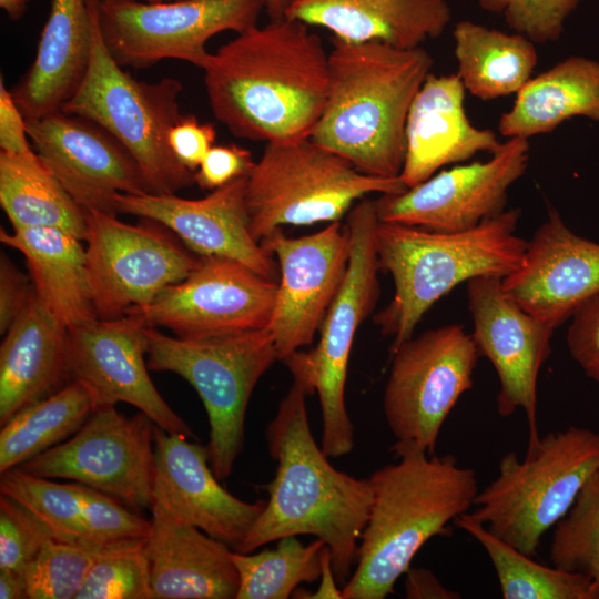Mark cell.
Wrapping results in <instances>:
<instances>
[{
  "instance_id": "1",
  "label": "cell",
  "mask_w": 599,
  "mask_h": 599,
  "mask_svg": "<svg viewBox=\"0 0 599 599\" xmlns=\"http://www.w3.org/2000/svg\"><path fill=\"white\" fill-rule=\"evenodd\" d=\"M201 69L214 118L242 139L309 138L327 98L328 52L307 24L285 17L237 33Z\"/></svg>"
},
{
  "instance_id": "2",
  "label": "cell",
  "mask_w": 599,
  "mask_h": 599,
  "mask_svg": "<svg viewBox=\"0 0 599 599\" xmlns=\"http://www.w3.org/2000/svg\"><path fill=\"white\" fill-rule=\"evenodd\" d=\"M307 392L296 380L280 402L265 436L276 461L261 514L235 551L248 554L286 536L312 535L331 550L333 570L343 587L356 565L373 489L369 478L336 469L313 437Z\"/></svg>"
},
{
  "instance_id": "3",
  "label": "cell",
  "mask_w": 599,
  "mask_h": 599,
  "mask_svg": "<svg viewBox=\"0 0 599 599\" xmlns=\"http://www.w3.org/2000/svg\"><path fill=\"white\" fill-rule=\"evenodd\" d=\"M392 450L397 461L369 476L373 504L343 599L394 593L419 549L468 512L479 491L475 470L459 466L453 455H429L399 441Z\"/></svg>"
},
{
  "instance_id": "4",
  "label": "cell",
  "mask_w": 599,
  "mask_h": 599,
  "mask_svg": "<svg viewBox=\"0 0 599 599\" xmlns=\"http://www.w3.org/2000/svg\"><path fill=\"white\" fill-rule=\"evenodd\" d=\"M328 61L327 98L309 138L365 174L399 176L408 113L433 58L423 47L333 38Z\"/></svg>"
},
{
  "instance_id": "5",
  "label": "cell",
  "mask_w": 599,
  "mask_h": 599,
  "mask_svg": "<svg viewBox=\"0 0 599 599\" xmlns=\"http://www.w3.org/2000/svg\"><path fill=\"white\" fill-rule=\"evenodd\" d=\"M520 209L505 210L474 229L436 232L378 222L379 268L392 275V301L374 316L392 352L413 336L424 314L460 283L506 277L521 263L527 241L517 235Z\"/></svg>"
},
{
  "instance_id": "6",
  "label": "cell",
  "mask_w": 599,
  "mask_h": 599,
  "mask_svg": "<svg viewBox=\"0 0 599 599\" xmlns=\"http://www.w3.org/2000/svg\"><path fill=\"white\" fill-rule=\"evenodd\" d=\"M92 47L87 72L74 94L61 106L67 114L90 120L114 136L138 163L155 194H176L192 185L194 173L183 166L169 144L171 128L181 119L182 84L134 79L110 53L100 31L99 0H87Z\"/></svg>"
},
{
  "instance_id": "7",
  "label": "cell",
  "mask_w": 599,
  "mask_h": 599,
  "mask_svg": "<svg viewBox=\"0 0 599 599\" xmlns=\"http://www.w3.org/2000/svg\"><path fill=\"white\" fill-rule=\"evenodd\" d=\"M498 476L479 490L468 512L490 532L534 557L544 535L568 512L599 470V433L569 426L540 437L520 459L509 451Z\"/></svg>"
},
{
  "instance_id": "8",
  "label": "cell",
  "mask_w": 599,
  "mask_h": 599,
  "mask_svg": "<svg viewBox=\"0 0 599 599\" xmlns=\"http://www.w3.org/2000/svg\"><path fill=\"white\" fill-rule=\"evenodd\" d=\"M150 370L184 378L200 396L209 418V461L226 480L244 447L245 416L251 395L277 358L270 328L203 339L164 335L144 328Z\"/></svg>"
},
{
  "instance_id": "9",
  "label": "cell",
  "mask_w": 599,
  "mask_h": 599,
  "mask_svg": "<svg viewBox=\"0 0 599 599\" xmlns=\"http://www.w3.org/2000/svg\"><path fill=\"white\" fill-rule=\"evenodd\" d=\"M406 189L399 176L365 174L311 138L268 142L247 174L250 230L260 243L282 225L339 221L367 194Z\"/></svg>"
},
{
  "instance_id": "10",
  "label": "cell",
  "mask_w": 599,
  "mask_h": 599,
  "mask_svg": "<svg viewBox=\"0 0 599 599\" xmlns=\"http://www.w3.org/2000/svg\"><path fill=\"white\" fill-rule=\"evenodd\" d=\"M379 220L374 200H362L347 215L352 240L344 283L321 325L319 341L283 362L308 395L317 393L322 413L321 447L328 457L349 454L354 426L345 403L347 367L357 328L374 311L379 293L375 234Z\"/></svg>"
},
{
  "instance_id": "11",
  "label": "cell",
  "mask_w": 599,
  "mask_h": 599,
  "mask_svg": "<svg viewBox=\"0 0 599 599\" xmlns=\"http://www.w3.org/2000/svg\"><path fill=\"white\" fill-rule=\"evenodd\" d=\"M383 410L396 441L435 454L448 415L471 389L479 353L463 325L412 336L393 352Z\"/></svg>"
},
{
  "instance_id": "12",
  "label": "cell",
  "mask_w": 599,
  "mask_h": 599,
  "mask_svg": "<svg viewBox=\"0 0 599 599\" xmlns=\"http://www.w3.org/2000/svg\"><path fill=\"white\" fill-rule=\"evenodd\" d=\"M266 0H99L102 38L121 67L145 69L166 59L202 68L206 42L256 26Z\"/></svg>"
},
{
  "instance_id": "13",
  "label": "cell",
  "mask_w": 599,
  "mask_h": 599,
  "mask_svg": "<svg viewBox=\"0 0 599 599\" xmlns=\"http://www.w3.org/2000/svg\"><path fill=\"white\" fill-rule=\"evenodd\" d=\"M124 223L114 214L87 213V266L95 313L101 319L136 314L200 264L162 224Z\"/></svg>"
},
{
  "instance_id": "14",
  "label": "cell",
  "mask_w": 599,
  "mask_h": 599,
  "mask_svg": "<svg viewBox=\"0 0 599 599\" xmlns=\"http://www.w3.org/2000/svg\"><path fill=\"white\" fill-rule=\"evenodd\" d=\"M154 426L142 412L128 417L115 406L99 407L70 438L19 468L49 479L81 483L134 510L151 509Z\"/></svg>"
},
{
  "instance_id": "15",
  "label": "cell",
  "mask_w": 599,
  "mask_h": 599,
  "mask_svg": "<svg viewBox=\"0 0 599 599\" xmlns=\"http://www.w3.org/2000/svg\"><path fill=\"white\" fill-rule=\"evenodd\" d=\"M528 139L502 142L490 159L456 164L400 193L374 200L379 222L436 232H461L505 211L508 191L526 172Z\"/></svg>"
},
{
  "instance_id": "16",
  "label": "cell",
  "mask_w": 599,
  "mask_h": 599,
  "mask_svg": "<svg viewBox=\"0 0 599 599\" xmlns=\"http://www.w3.org/2000/svg\"><path fill=\"white\" fill-rule=\"evenodd\" d=\"M278 282L241 262L201 257L183 281L166 287L141 315L183 339H203L268 328Z\"/></svg>"
},
{
  "instance_id": "17",
  "label": "cell",
  "mask_w": 599,
  "mask_h": 599,
  "mask_svg": "<svg viewBox=\"0 0 599 599\" xmlns=\"http://www.w3.org/2000/svg\"><path fill=\"white\" fill-rule=\"evenodd\" d=\"M471 337L479 356L494 366L500 388L497 412L509 417L522 410L528 423V446L540 439L537 424L539 372L551 353L554 328L524 309L502 286V277L479 276L467 282Z\"/></svg>"
},
{
  "instance_id": "18",
  "label": "cell",
  "mask_w": 599,
  "mask_h": 599,
  "mask_svg": "<svg viewBox=\"0 0 599 599\" xmlns=\"http://www.w3.org/2000/svg\"><path fill=\"white\" fill-rule=\"evenodd\" d=\"M260 244L276 257L278 281L268 326L278 361L311 345L338 294L348 267L352 240L341 221L301 237H288L281 229Z\"/></svg>"
},
{
  "instance_id": "19",
  "label": "cell",
  "mask_w": 599,
  "mask_h": 599,
  "mask_svg": "<svg viewBox=\"0 0 599 599\" xmlns=\"http://www.w3.org/2000/svg\"><path fill=\"white\" fill-rule=\"evenodd\" d=\"M146 325L141 315L129 314L113 319L97 318L68 329L70 382L84 384L97 408L126 403L165 432L196 439L152 383L145 358Z\"/></svg>"
},
{
  "instance_id": "20",
  "label": "cell",
  "mask_w": 599,
  "mask_h": 599,
  "mask_svg": "<svg viewBox=\"0 0 599 599\" xmlns=\"http://www.w3.org/2000/svg\"><path fill=\"white\" fill-rule=\"evenodd\" d=\"M43 164L88 213L116 214V194L152 193L138 163L108 131L61 110L27 120Z\"/></svg>"
},
{
  "instance_id": "21",
  "label": "cell",
  "mask_w": 599,
  "mask_h": 599,
  "mask_svg": "<svg viewBox=\"0 0 599 599\" xmlns=\"http://www.w3.org/2000/svg\"><path fill=\"white\" fill-rule=\"evenodd\" d=\"M246 180L247 175L234 179L202 199L120 193L115 195L114 204L116 212L162 224L200 257L234 260L277 281V261L250 230Z\"/></svg>"
},
{
  "instance_id": "22",
  "label": "cell",
  "mask_w": 599,
  "mask_h": 599,
  "mask_svg": "<svg viewBox=\"0 0 599 599\" xmlns=\"http://www.w3.org/2000/svg\"><path fill=\"white\" fill-rule=\"evenodd\" d=\"M502 286L524 309L555 329L599 293V243L573 233L549 207Z\"/></svg>"
},
{
  "instance_id": "23",
  "label": "cell",
  "mask_w": 599,
  "mask_h": 599,
  "mask_svg": "<svg viewBox=\"0 0 599 599\" xmlns=\"http://www.w3.org/2000/svg\"><path fill=\"white\" fill-rule=\"evenodd\" d=\"M154 426L153 501L236 550L264 502H246L229 493L209 461L206 445Z\"/></svg>"
},
{
  "instance_id": "24",
  "label": "cell",
  "mask_w": 599,
  "mask_h": 599,
  "mask_svg": "<svg viewBox=\"0 0 599 599\" xmlns=\"http://www.w3.org/2000/svg\"><path fill=\"white\" fill-rule=\"evenodd\" d=\"M0 491L33 512L52 538L88 546L145 538L151 520L116 497L81 483H58L19 467L0 473Z\"/></svg>"
},
{
  "instance_id": "25",
  "label": "cell",
  "mask_w": 599,
  "mask_h": 599,
  "mask_svg": "<svg viewBox=\"0 0 599 599\" xmlns=\"http://www.w3.org/2000/svg\"><path fill=\"white\" fill-rule=\"evenodd\" d=\"M465 87L455 74L429 73L417 92L406 123L405 160L399 174L415 186L448 164L479 152L495 153L502 142L489 129L475 126L465 110Z\"/></svg>"
},
{
  "instance_id": "26",
  "label": "cell",
  "mask_w": 599,
  "mask_h": 599,
  "mask_svg": "<svg viewBox=\"0 0 599 599\" xmlns=\"http://www.w3.org/2000/svg\"><path fill=\"white\" fill-rule=\"evenodd\" d=\"M145 554L152 598L233 599L238 573L225 542L175 518L153 501Z\"/></svg>"
},
{
  "instance_id": "27",
  "label": "cell",
  "mask_w": 599,
  "mask_h": 599,
  "mask_svg": "<svg viewBox=\"0 0 599 599\" xmlns=\"http://www.w3.org/2000/svg\"><path fill=\"white\" fill-rule=\"evenodd\" d=\"M284 17L354 43L410 49L440 37L451 20L447 0H288Z\"/></svg>"
},
{
  "instance_id": "28",
  "label": "cell",
  "mask_w": 599,
  "mask_h": 599,
  "mask_svg": "<svg viewBox=\"0 0 599 599\" xmlns=\"http://www.w3.org/2000/svg\"><path fill=\"white\" fill-rule=\"evenodd\" d=\"M92 26L87 0H52L35 59L11 91L26 120L59 111L89 65Z\"/></svg>"
},
{
  "instance_id": "29",
  "label": "cell",
  "mask_w": 599,
  "mask_h": 599,
  "mask_svg": "<svg viewBox=\"0 0 599 599\" xmlns=\"http://www.w3.org/2000/svg\"><path fill=\"white\" fill-rule=\"evenodd\" d=\"M67 328L34 295L0 347V425L70 383Z\"/></svg>"
},
{
  "instance_id": "30",
  "label": "cell",
  "mask_w": 599,
  "mask_h": 599,
  "mask_svg": "<svg viewBox=\"0 0 599 599\" xmlns=\"http://www.w3.org/2000/svg\"><path fill=\"white\" fill-rule=\"evenodd\" d=\"M0 241L26 257L38 301L67 329L99 318L82 240L60 229L29 227L1 229Z\"/></svg>"
},
{
  "instance_id": "31",
  "label": "cell",
  "mask_w": 599,
  "mask_h": 599,
  "mask_svg": "<svg viewBox=\"0 0 599 599\" xmlns=\"http://www.w3.org/2000/svg\"><path fill=\"white\" fill-rule=\"evenodd\" d=\"M575 116L599 121V62L579 55L532 77L501 114L498 131L506 139L529 140Z\"/></svg>"
},
{
  "instance_id": "32",
  "label": "cell",
  "mask_w": 599,
  "mask_h": 599,
  "mask_svg": "<svg viewBox=\"0 0 599 599\" xmlns=\"http://www.w3.org/2000/svg\"><path fill=\"white\" fill-rule=\"evenodd\" d=\"M453 35L457 75L471 95L489 101L517 94L532 78L538 54L526 37L469 20L457 22Z\"/></svg>"
},
{
  "instance_id": "33",
  "label": "cell",
  "mask_w": 599,
  "mask_h": 599,
  "mask_svg": "<svg viewBox=\"0 0 599 599\" xmlns=\"http://www.w3.org/2000/svg\"><path fill=\"white\" fill-rule=\"evenodd\" d=\"M0 204L13 230L54 227L85 241L87 212L34 151L0 152Z\"/></svg>"
},
{
  "instance_id": "34",
  "label": "cell",
  "mask_w": 599,
  "mask_h": 599,
  "mask_svg": "<svg viewBox=\"0 0 599 599\" xmlns=\"http://www.w3.org/2000/svg\"><path fill=\"white\" fill-rule=\"evenodd\" d=\"M90 389L72 380L14 414L0 432V473L16 468L75 434L95 410Z\"/></svg>"
},
{
  "instance_id": "35",
  "label": "cell",
  "mask_w": 599,
  "mask_h": 599,
  "mask_svg": "<svg viewBox=\"0 0 599 599\" xmlns=\"http://www.w3.org/2000/svg\"><path fill=\"white\" fill-rule=\"evenodd\" d=\"M454 524L479 542L488 555L504 599H598L588 576L534 560L468 512L457 517Z\"/></svg>"
},
{
  "instance_id": "36",
  "label": "cell",
  "mask_w": 599,
  "mask_h": 599,
  "mask_svg": "<svg viewBox=\"0 0 599 599\" xmlns=\"http://www.w3.org/2000/svg\"><path fill=\"white\" fill-rule=\"evenodd\" d=\"M324 546L319 539L303 545L297 536H286L273 549L255 554L232 550L238 573L235 599L288 598L301 583L319 579Z\"/></svg>"
},
{
  "instance_id": "37",
  "label": "cell",
  "mask_w": 599,
  "mask_h": 599,
  "mask_svg": "<svg viewBox=\"0 0 599 599\" xmlns=\"http://www.w3.org/2000/svg\"><path fill=\"white\" fill-rule=\"evenodd\" d=\"M552 566L588 576L599 599V470L585 483L568 512L555 525Z\"/></svg>"
},
{
  "instance_id": "38",
  "label": "cell",
  "mask_w": 599,
  "mask_h": 599,
  "mask_svg": "<svg viewBox=\"0 0 599 599\" xmlns=\"http://www.w3.org/2000/svg\"><path fill=\"white\" fill-rule=\"evenodd\" d=\"M151 598L145 538H135L100 549L75 599Z\"/></svg>"
},
{
  "instance_id": "39",
  "label": "cell",
  "mask_w": 599,
  "mask_h": 599,
  "mask_svg": "<svg viewBox=\"0 0 599 599\" xmlns=\"http://www.w3.org/2000/svg\"><path fill=\"white\" fill-rule=\"evenodd\" d=\"M102 547L48 539L24 570L28 598L75 599Z\"/></svg>"
},
{
  "instance_id": "40",
  "label": "cell",
  "mask_w": 599,
  "mask_h": 599,
  "mask_svg": "<svg viewBox=\"0 0 599 599\" xmlns=\"http://www.w3.org/2000/svg\"><path fill=\"white\" fill-rule=\"evenodd\" d=\"M479 7L500 16L506 24L534 43L558 41L565 22L581 0H477Z\"/></svg>"
},
{
  "instance_id": "41",
  "label": "cell",
  "mask_w": 599,
  "mask_h": 599,
  "mask_svg": "<svg viewBox=\"0 0 599 599\" xmlns=\"http://www.w3.org/2000/svg\"><path fill=\"white\" fill-rule=\"evenodd\" d=\"M52 538L47 527L17 500L0 497V570L24 573L27 566Z\"/></svg>"
},
{
  "instance_id": "42",
  "label": "cell",
  "mask_w": 599,
  "mask_h": 599,
  "mask_svg": "<svg viewBox=\"0 0 599 599\" xmlns=\"http://www.w3.org/2000/svg\"><path fill=\"white\" fill-rule=\"evenodd\" d=\"M570 319L569 353L586 376L599 383V293L582 303Z\"/></svg>"
},
{
  "instance_id": "43",
  "label": "cell",
  "mask_w": 599,
  "mask_h": 599,
  "mask_svg": "<svg viewBox=\"0 0 599 599\" xmlns=\"http://www.w3.org/2000/svg\"><path fill=\"white\" fill-rule=\"evenodd\" d=\"M254 164L251 152L237 144L213 145L194 173V180L200 187L213 191L247 175Z\"/></svg>"
},
{
  "instance_id": "44",
  "label": "cell",
  "mask_w": 599,
  "mask_h": 599,
  "mask_svg": "<svg viewBox=\"0 0 599 599\" xmlns=\"http://www.w3.org/2000/svg\"><path fill=\"white\" fill-rule=\"evenodd\" d=\"M215 138L211 123H201L195 115L185 114L171 128L169 144L179 162L195 173Z\"/></svg>"
},
{
  "instance_id": "45",
  "label": "cell",
  "mask_w": 599,
  "mask_h": 599,
  "mask_svg": "<svg viewBox=\"0 0 599 599\" xmlns=\"http://www.w3.org/2000/svg\"><path fill=\"white\" fill-rule=\"evenodd\" d=\"M35 295L33 283L3 254L0 260V332L4 334Z\"/></svg>"
},
{
  "instance_id": "46",
  "label": "cell",
  "mask_w": 599,
  "mask_h": 599,
  "mask_svg": "<svg viewBox=\"0 0 599 599\" xmlns=\"http://www.w3.org/2000/svg\"><path fill=\"white\" fill-rule=\"evenodd\" d=\"M27 120L11 91L0 79V150L8 154H28L33 150L28 141Z\"/></svg>"
},
{
  "instance_id": "47",
  "label": "cell",
  "mask_w": 599,
  "mask_h": 599,
  "mask_svg": "<svg viewBox=\"0 0 599 599\" xmlns=\"http://www.w3.org/2000/svg\"><path fill=\"white\" fill-rule=\"evenodd\" d=\"M405 597L408 599H459V592L446 588L427 568H409L405 572Z\"/></svg>"
},
{
  "instance_id": "48",
  "label": "cell",
  "mask_w": 599,
  "mask_h": 599,
  "mask_svg": "<svg viewBox=\"0 0 599 599\" xmlns=\"http://www.w3.org/2000/svg\"><path fill=\"white\" fill-rule=\"evenodd\" d=\"M319 585L314 592H309L306 598L321 599V598H334L343 599L342 590L337 588L336 578L333 570L332 554L329 548L325 545L321 550V575Z\"/></svg>"
},
{
  "instance_id": "49",
  "label": "cell",
  "mask_w": 599,
  "mask_h": 599,
  "mask_svg": "<svg viewBox=\"0 0 599 599\" xmlns=\"http://www.w3.org/2000/svg\"><path fill=\"white\" fill-rule=\"evenodd\" d=\"M0 598L24 599L27 596L24 573L0 570Z\"/></svg>"
},
{
  "instance_id": "50",
  "label": "cell",
  "mask_w": 599,
  "mask_h": 599,
  "mask_svg": "<svg viewBox=\"0 0 599 599\" xmlns=\"http://www.w3.org/2000/svg\"><path fill=\"white\" fill-rule=\"evenodd\" d=\"M28 1L29 0H0V7L11 20L17 21L24 14Z\"/></svg>"
},
{
  "instance_id": "51",
  "label": "cell",
  "mask_w": 599,
  "mask_h": 599,
  "mask_svg": "<svg viewBox=\"0 0 599 599\" xmlns=\"http://www.w3.org/2000/svg\"><path fill=\"white\" fill-rule=\"evenodd\" d=\"M145 2H162L172 0H144ZM288 0H266V11L271 20L284 18L285 8Z\"/></svg>"
}]
</instances>
